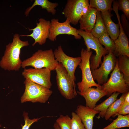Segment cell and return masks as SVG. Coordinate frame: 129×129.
<instances>
[{"label":"cell","instance_id":"1","mask_svg":"<svg viewBox=\"0 0 129 129\" xmlns=\"http://www.w3.org/2000/svg\"><path fill=\"white\" fill-rule=\"evenodd\" d=\"M20 35L16 33L13 36L12 41L6 45L4 55L0 62V66L5 70L9 71L19 70L22 61L20 58L21 49L29 45L28 41H23Z\"/></svg>","mask_w":129,"mask_h":129},{"label":"cell","instance_id":"2","mask_svg":"<svg viewBox=\"0 0 129 129\" xmlns=\"http://www.w3.org/2000/svg\"><path fill=\"white\" fill-rule=\"evenodd\" d=\"M58 63L52 49L44 50L39 49L31 57L22 61L21 67L24 68L28 66L36 69L46 68L51 71L55 70Z\"/></svg>","mask_w":129,"mask_h":129},{"label":"cell","instance_id":"3","mask_svg":"<svg viewBox=\"0 0 129 129\" xmlns=\"http://www.w3.org/2000/svg\"><path fill=\"white\" fill-rule=\"evenodd\" d=\"M77 32L83 38L86 50L89 51L92 49L95 52V55H92L90 59L91 71L97 68L102 62V57L108 54L109 52L103 47L98 38L94 36L91 33L80 29L77 30Z\"/></svg>","mask_w":129,"mask_h":129},{"label":"cell","instance_id":"4","mask_svg":"<svg viewBox=\"0 0 129 129\" xmlns=\"http://www.w3.org/2000/svg\"><path fill=\"white\" fill-rule=\"evenodd\" d=\"M24 92L21 98L22 103L30 102L45 103L53 93L50 89L35 83L30 80L25 79Z\"/></svg>","mask_w":129,"mask_h":129},{"label":"cell","instance_id":"5","mask_svg":"<svg viewBox=\"0 0 129 129\" xmlns=\"http://www.w3.org/2000/svg\"><path fill=\"white\" fill-rule=\"evenodd\" d=\"M55 70L58 88L61 95L68 100H71L77 95L76 85L71 79L67 71L61 63L57 65Z\"/></svg>","mask_w":129,"mask_h":129},{"label":"cell","instance_id":"6","mask_svg":"<svg viewBox=\"0 0 129 129\" xmlns=\"http://www.w3.org/2000/svg\"><path fill=\"white\" fill-rule=\"evenodd\" d=\"M92 51H88L86 49L82 48L81 52V60L79 65L81 69L82 79L81 82L77 83L79 91L82 92L93 86L96 87L101 86L94 80L91 74L90 67V59Z\"/></svg>","mask_w":129,"mask_h":129},{"label":"cell","instance_id":"7","mask_svg":"<svg viewBox=\"0 0 129 129\" xmlns=\"http://www.w3.org/2000/svg\"><path fill=\"white\" fill-rule=\"evenodd\" d=\"M90 7L88 0H68L62 13L70 23L76 25Z\"/></svg>","mask_w":129,"mask_h":129},{"label":"cell","instance_id":"8","mask_svg":"<svg viewBox=\"0 0 129 129\" xmlns=\"http://www.w3.org/2000/svg\"><path fill=\"white\" fill-rule=\"evenodd\" d=\"M101 87L107 92L108 97L115 92L123 93L129 92V85L126 83L123 74L119 70L117 59L116 66L110 74L109 78L105 83L101 85Z\"/></svg>","mask_w":129,"mask_h":129},{"label":"cell","instance_id":"9","mask_svg":"<svg viewBox=\"0 0 129 129\" xmlns=\"http://www.w3.org/2000/svg\"><path fill=\"white\" fill-rule=\"evenodd\" d=\"M103 57L100 67L91 71L94 80L97 81V84L101 86L107 81L108 75L113 70L116 63V56L112 52H109Z\"/></svg>","mask_w":129,"mask_h":129},{"label":"cell","instance_id":"10","mask_svg":"<svg viewBox=\"0 0 129 129\" xmlns=\"http://www.w3.org/2000/svg\"><path fill=\"white\" fill-rule=\"evenodd\" d=\"M70 23L69 19L67 18L63 22H59L58 19H52L50 22L48 38L51 41H54L58 36L66 34L73 36L76 39H81V37L78 34V30L72 27Z\"/></svg>","mask_w":129,"mask_h":129},{"label":"cell","instance_id":"11","mask_svg":"<svg viewBox=\"0 0 129 129\" xmlns=\"http://www.w3.org/2000/svg\"><path fill=\"white\" fill-rule=\"evenodd\" d=\"M51 71L46 68H24L22 75L25 79L47 88L52 86L51 81Z\"/></svg>","mask_w":129,"mask_h":129},{"label":"cell","instance_id":"12","mask_svg":"<svg viewBox=\"0 0 129 129\" xmlns=\"http://www.w3.org/2000/svg\"><path fill=\"white\" fill-rule=\"evenodd\" d=\"M54 57L58 63H61L67 71L73 82L76 78L75 72L81 60V56L72 57L67 55L64 52L61 45L59 46L54 51Z\"/></svg>","mask_w":129,"mask_h":129},{"label":"cell","instance_id":"13","mask_svg":"<svg viewBox=\"0 0 129 129\" xmlns=\"http://www.w3.org/2000/svg\"><path fill=\"white\" fill-rule=\"evenodd\" d=\"M112 10L117 16L119 25L120 32L118 37L114 40L115 45V51L113 54L116 57L119 56H126L129 57V45L128 38L121 25L120 16L118 9V3L117 0L113 2Z\"/></svg>","mask_w":129,"mask_h":129},{"label":"cell","instance_id":"14","mask_svg":"<svg viewBox=\"0 0 129 129\" xmlns=\"http://www.w3.org/2000/svg\"><path fill=\"white\" fill-rule=\"evenodd\" d=\"M39 21L38 23H37V26L34 28L32 29L28 28L29 31H32L31 34L20 35L21 36L31 37L34 40L32 44L33 46L37 43L40 45L44 44L49 37L50 22L42 18L39 19Z\"/></svg>","mask_w":129,"mask_h":129},{"label":"cell","instance_id":"15","mask_svg":"<svg viewBox=\"0 0 129 129\" xmlns=\"http://www.w3.org/2000/svg\"><path fill=\"white\" fill-rule=\"evenodd\" d=\"M77 93L83 97L86 102V106L94 109L97 102L104 96L107 95V93L101 86L95 88L91 87L84 92L77 91Z\"/></svg>","mask_w":129,"mask_h":129},{"label":"cell","instance_id":"16","mask_svg":"<svg viewBox=\"0 0 129 129\" xmlns=\"http://www.w3.org/2000/svg\"><path fill=\"white\" fill-rule=\"evenodd\" d=\"M100 111L82 105H78L75 113L81 120L86 129H93L94 118Z\"/></svg>","mask_w":129,"mask_h":129},{"label":"cell","instance_id":"17","mask_svg":"<svg viewBox=\"0 0 129 129\" xmlns=\"http://www.w3.org/2000/svg\"><path fill=\"white\" fill-rule=\"evenodd\" d=\"M111 11H110L108 10L101 12V13L107 32L111 38L114 41L118 37L120 31L118 23L115 24L111 19V17L113 15L111 14Z\"/></svg>","mask_w":129,"mask_h":129},{"label":"cell","instance_id":"18","mask_svg":"<svg viewBox=\"0 0 129 129\" xmlns=\"http://www.w3.org/2000/svg\"><path fill=\"white\" fill-rule=\"evenodd\" d=\"M97 11L90 7L79 21L80 29L91 33L95 23Z\"/></svg>","mask_w":129,"mask_h":129},{"label":"cell","instance_id":"19","mask_svg":"<svg viewBox=\"0 0 129 129\" xmlns=\"http://www.w3.org/2000/svg\"><path fill=\"white\" fill-rule=\"evenodd\" d=\"M58 5V3H52L48 0H35L32 6L26 10L25 14L26 16H28L29 12L33 7L36 5H39L41 6L42 9H45L48 12L54 15L56 12L55 8Z\"/></svg>","mask_w":129,"mask_h":129},{"label":"cell","instance_id":"20","mask_svg":"<svg viewBox=\"0 0 129 129\" xmlns=\"http://www.w3.org/2000/svg\"><path fill=\"white\" fill-rule=\"evenodd\" d=\"M120 94L118 92L113 93L109 97L101 103L96 105L94 109L96 111H100L97 118L104 117L107 110L111 104L117 99L118 95Z\"/></svg>","mask_w":129,"mask_h":129},{"label":"cell","instance_id":"21","mask_svg":"<svg viewBox=\"0 0 129 129\" xmlns=\"http://www.w3.org/2000/svg\"><path fill=\"white\" fill-rule=\"evenodd\" d=\"M118 57L117 61L118 68L123 74L126 83L129 85V57L126 56Z\"/></svg>","mask_w":129,"mask_h":129},{"label":"cell","instance_id":"22","mask_svg":"<svg viewBox=\"0 0 129 129\" xmlns=\"http://www.w3.org/2000/svg\"><path fill=\"white\" fill-rule=\"evenodd\" d=\"M118 117L108 126L102 129H116L129 127V114L125 115L117 114Z\"/></svg>","mask_w":129,"mask_h":129},{"label":"cell","instance_id":"23","mask_svg":"<svg viewBox=\"0 0 129 129\" xmlns=\"http://www.w3.org/2000/svg\"><path fill=\"white\" fill-rule=\"evenodd\" d=\"M106 32L101 12L97 11L96 23L91 33L94 36L98 38L103 34Z\"/></svg>","mask_w":129,"mask_h":129},{"label":"cell","instance_id":"24","mask_svg":"<svg viewBox=\"0 0 129 129\" xmlns=\"http://www.w3.org/2000/svg\"><path fill=\"white\" fill-rule=\"evenodd\" d=\"M113 0H90L89 4L91 7L95 9L97 11L103 12L109 10L111 11V7Z\"/></svg>","mask_w":129,"mask_h":129},{"label":"cell","instance_id":"25","mask_svg":"<svg viewBox=\"0 0 129 129\" xmlns=\"http://www.w3.org/2000/svg\"><path fill=\"white\" fill-rule=\"evenodd\" d=\"M126 93H123L120 98L117 99L109 107L104 116L106 120L109 119L111 116H114L123 103Z\"/></svg>","mask_w":129,"mask_h":129},{"label":"cell","instance_id":"26","mask_svg":"<svg viewBox=\"0 0 129 129\" xmlns=\"http://www.w3.org/2000/svg\"><path fill=\"white\" fill-rule=\"evenodd\" d=\"M100 43L104 46L105 49L109 52L113 54L115 49L114 41L110 38L107 32L103 34L99 38Z\"/></svg>","mask_w":129,"mask_h":129},{"label":"cell","instance_id":"27","mask_svg":"<svg viewBox=\"0 0 129 129\" xmlns=\"http://www.w3.org/2000/svg\"><path fill=\"white\" fill-rule=\"evenodd\" d=\"M56 122L60 129H71V118L68 115H60Z\"/></svg>","mask_w":129,"mask_h":129},{"label":"cell","instance_id":"28","mask_svg":"<svg viewBox=\"0 0 129 129\" xmlns=\"http://www.w3.org/2000/svg\"><path fill=\"white\" fill-rule=\"evenodd\" d=\"M71 129H86L80 118L75 113H71Z\"/></svg>","mask_w":129,"mask_h":129},{"label":"cell","instance_id":"29","mask_svg":"<svg viewBox=\"0 0 129 129\" xmlns=\"http://www.w3.org/2000/svg\"><path fill=\"white\" fill-rule=\"evenodd\" d=\"M118 9L122 11L127 18L129 19V0H118Z\"/></svg>","mask_w":129,"mask_h":129},{"label":"cell","instance_id":"30","mask_svg":"<svg viewBox=\"0 0 129 129\" xmlns=\"http://www.w3.org/2000/svg\"><path fill=\"white\" fill-rule=\"evenodd\" d=\"M25 121V124L24 125L22 126V129H29L32 125L34 123L37 122L42 117L39 118H34L32 119H30L28 116V113L25 111L23 114Z\"/></svg>","mask_w":129,"mask_h":129},{"label":"cell","instance_id":"31","mask_svg":"<svg viewBox=\"0 0 129 129\" xmlns=\"http://www.w3.org/2000/svg\"><path fill=\"white\" fill-rule=\"evenodd\" d=\"M121 24L123 29L126 34L129 36V20L123 14L121 17Z\"/></svg>","mask_w":129,"mask_h":129},{"label":"cell","instance_id":"32","mask_svg":"<svg viewBox=\"0 0 129 129\" xmlns=\"http://www.w3.org/2000/svg\"><path fill=\"white\" fill-rule=\"evenodd\" d=\"M129 113V104L125 103L124 102L123 104L117 112L116 115L119 114L125 115Z\"/></svg>","mask_w":129,"mask_h":129},{"label":"cell","instance_id":"33","mask_svg":"<svg viewBox=\"0 0 129 129\" xmlns=\"http://www.w3.org/2000/svg\"><path fill=\"white\" fill-rule=\"evenodd\" d=\"M124 102L126 103L129 104V92L126 93Z\"/></svg>","mask_w":129,"mask_h":129},{"label":"cell","instance_id":"34","mask_svg":"<svg viewBox=\"0 0 129 129\" xmlns=\"http://www.w3.org/2000/svg\"><path fill=\"white\" fill-rule=\"evenodd\" d=\"M53 127L54 129H60L59 125L56 122L54 124Z\"/></svg>","mask_w":129,"mask_h":129},{"label":"cell","instance_id":"35","mask_svg":"<svg viewBox=\"0 0 129 129\" xmlns=\"http://www.w3.org/2000/svg\"><path fill=\"white\" fill-rule=\"evenodd\" d=\"M1 127V125L0 124V127Z\"/></svg>","mask_w":129,"mask_h":129},{"label":"cell","instance_id":"36","mask_svg":"<svg viewBox=\"0 0 129 129\" xmlns=\"http://www.w3.org/2000/svg\"></svg>","mask_w":129,"mask_h":129}]
</instances>
